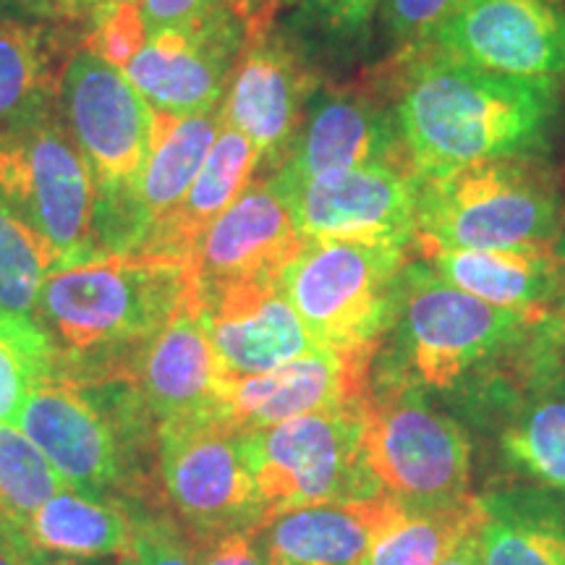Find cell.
I'll return each mask as SVG.
<instances>
[{"instance_id": "7", "label": "cell", "mask_w": 565, "mask_h": 565, "mask_svg": "<svg viewBox=\"0 0 565 565\" xmlns=\"http://www.w3.org/2000/svg\"><path fill=\"white\" fill-rule=\"evenodd\" d=\"M364 414L366 404L328 408L242 433L265 524L296 508L385 494L366 466Z\"/></svg>"}, {"instance_id": "1", "label": "cell", "mask_w": 565, "mask_h": 565, "mask_svg": "<svg viewBox=\"0 0 565 565\" xmlns=\"http://www.w3.org/2000/svg\"><path fill=\"white\" fill-rule=\"evenodd\" d=\"M194 288L192 259L100 252L53 267L40 288L38 320L55 380H134L141 353Z\"/></svg>"}, {"instance_id": "32", "label": "cell", "mask_w": 565, "mask_h": 565, "mask_svg": "<svg viewBox=\"0 0 565 565\" xmlns=\"http://www.w3.org/2000/svg\"><path fill=\"white\" fill-rule=\"evenodd\" d=\"M131 511V557L137 565H200V547L160 505Z\"/></svg>"}, {"instance_id": "9", "label": "cell", "mask_w": 565, "mask_h": 565, "mask_svg": "<svg viewBox=\"0 0 565 565\" xmlns=\"http://www.w3.org/2000/svg\"><path fill=\"white\" fill-rule=\"evenodd\" d=\"M158 490L196 545L265 524L242 429L217 412L158 424Z\"/></svg>"}, {"instance_id": "36", "label": "cell", "mask_w": 565, "mask_h": 565, "mask_svg": "<svg viewBox=\"0 0 565 565\" xmlns=\"http://www.w3.org/2000/svg\"><path fill=\"white\" fill-rule=\"evenodd\" d=\"M456 0H383V19L391 40L408 47V53L422 51Z\"/></svg>"}, {"instance_id": "16", "label": "cell", "mask_w": 565, "mask_h": 565, "mask_svg": "<svg viewBox=\"0 0 565 565\" xmlns=\"http://www.w3.org/2000/svg\"><path fill=\"white\" fill-rule=\"evenodd\" d=\"M223 129L221 110L196 116L154 113L152 152L121 196L95 204L97 252L137 254L147 236L166 221L202 171L204 160Z\"/></svg>"}, {"instance_id": "18", "label": "cell", "mask_w": 565, "mask_h": 565, "mask_svg": "<svg viewBox=\"0 0 565 565\" xmlns=\"http://www.w3.org/2000/svg\"><path fill=\"white\" fill-rule=\"evenodd\" d=\"M196 299L221 380L270 372L320 349L278 278L196 288Z\"/></svg>"}, {"instance_id": "45", "label": "cell", "mask_w": 565, "mask_h": 565, "mask_svg": "<svg viewBox=\"0 0 565 565\" xmlns=\"http://www.w3.org/2000/svg\"><path fill=\"white\" fill-rule=\"evenodd\" d=\"M278 6H286V3H294V0H275Z\"/></svg>"}, {"instance_id": "19", "label": "cell", "mask_w": 565, "mask_h": 565, "mask_svg": "<svg viewBox=\"0 0 565 565\" xmlns=\"http://www.w3.org/2000/svg\"><path fill=\"white\" fill-rule=\"evenodd\" d=\"M393 162L408 166L393 108L364 87L317 92L291 152L270 173L280 189L345 168Z\"/></svg>"}, {"instance_id": "10", "label": "cell", "mask_w": 565, "mask_h": 565, "mask_svg": "<svg viewBox=\"0 0 565 565\" xmlns=\"http://www.w3.org/2000/svg\"><path fill=\"white\" fill-rule=\"evenodd\" d=\"M0 196L47 244L55 267L100 254L92 233L95 179L58 105L0 139Z\"/></svg>"}, {"instance_id": "15", "label": "cell", "mask_w": 565, "mask_h": 565, "mask_svg": "<svg viewBox=\"0 0 565 565\" xmlns=\"http://www.w3.org/2000/svg\"><path fill=\"white\" fill-rule=\"evenodd\" d=\"M429 47L521 79L565 76V11L553 0H456Z\"/></svg>"}, {"instance_id": "22", "label": "cell", "mask_w": 565, "mask_h": 565, "mask_svg": "<svg viewBox=\"0 0 565 565\" xmlns=\"http://www.w3.org/2000/svg\"><path fill=\"white\" fill-rule=\"evenodd\" d=\"M404 513L391 494L296 508L257 526V547L267 565H362Z\"/></svg>"}, {"instance_id": "2", "label": "cell", "mask_w": 565, "mask_h": 565, "mask_svg": "<svg viewBox=\"0 0 565 565\" xmlns=\"http://www.w3.org/2000/svg\"><path fill=\"white\" fill-rule=\"evenodd\" d=\"M412 55L393 113L416 181L545 147L555 82L494 74L433 47Z\"/></svg>"}, {"instance_id": "11", "label": "cell", "mask_w": 565, "mask_h": 565, "mask_svg": "<svg viewBox=\"0 0 565 565\" xmlns=\"http://www.w3.org/2000/svg\"><path fill=\"white\" fill-rule=\"evenodd\" d=\"M58 113L95 179V204L121 196L152 152L154 110L124 71L82 45L61 74Z\"/></svg>"}, {"instance_id": "6", "label": "cell", "mask_w": 565, "mask_h": 565, "mask_svg": "<svg viewBox=\"0 0 565 565\" xmlns=\"http://www.w3.org/2000/svg\"><path fill=\"white\" fill-rule=\"evenodd\" d=\"M364 456L380 490L406 513H435L471 500V440L419 385H372Z\"/></svg>"}, {"instance_id": "31", "label": "cell", "mask_w": 565, "mask_h": 565, "mask_svg": "<svg viewBox=\"0 0 565 565\" xmlns=\"http://www.w3.org/2000/svg\"><path fill=\"white\" fill-rule=\"evenodd\" d=\"M63 482L42 450L17 424H0V513L21 529V521L61 492Z\"/></svg>"}, {"instance_id": "20", "label": "cell", "mask_w": 565, "mask_h": 565, "mask_svg": "<svg viewBox=\"0 0 565 565\" xmlns=\"http://www.w3.org/2000/svg\"><path fill=\"white\" fill-rule=\"evenodd\" d=\"M301 246L303 236L273 175H257L196 244V288L280 278Z\"/></svg>"}, {"instance_id": "26", "label": "cell", "mask_w": 565, "mask_h": 565, "mask_svg": "<svg viewBox=\"0 0 565 565\" xmlns=\"http://www.w3.org/2000/svg\"><path fill=\"white\" fill-rule=\"evenodd\" d=\"M259 152L244 134L223 126L215 145L204 160L202 171L171 215L154 228L137 254L145 257L192 259V254L215 223V217L231 207L244 189L257 179Z\"/></svg>"}, {"instance_id": "41", "label": "cell", "mask_w": 565, "mask_h": 565, "mask_svg": "<svg viewBox=\"0 0 565 565\" xmlns=\"http://www.w3.org/2000/svg\"><path fill=\"white\" fill-rule=\"evenodd\" d=\"M477 532H479V529H477ZM477 532L466 534L463 540H458L456 545L448 550V555H445L437 565H482V557H479Z\"/></svg>"}, {"instance_id": "38", "label": "cell", "mask_w": 565, "mask_h": 565, "mask_svg": "<svg viewBox=\"0 0 565 565\" xmlns=\"http://www.w3.org/2000/svg\"><path fill=\"white\" fill-rule=\"evenodd\" d=\"M320 19L338 32L356 34L370 26L377 0H312Z\"/></svg>"}, {"instance_id": "24", "label": "cell", "mask_w": 565, "mask_h": 565, "mask_svg": "<svg viewBox=\"0 0 565 565\" xmlns=\"http://www.w3.org/2000/svg\"><path fill=\"white\" fill-rule=\"evenodd\" d=\"M433 270L475 299L547 320L563 294V265L553 249H433Z\"/></svg>"}, {"instance_id": "37", "label": "cell", "mask_w": 565, "mask_h": 565, "mask_svg": "<svg viewBox=\"0 0 565 565\" xmlns=\"http://www.w3.org/2000/svg\"><path fill=\"white\" fill-rule=\"evenodd\" d=\"M200 547V565H267L257 547V529L228 532Z\"/></svg>"}, {"instance_id": "25", "label": "cell", "mask_w": 565, "mask_h": 565, "mask_svg": "<svg viewBox=\"0 0 565 565\" xmlns=\"http://www.w3.org/2000/svg\"><path fill=\"white\" fill-rule=\"evenodd\" d=\"M84 45V26L0 19V139L11 137L58 105L61 74Z\"/></svg>"}, {"instance_id": "13", "label": "cell", "mask_w": 565, "mask_h": 565, "mask_svg": "<svg viewBox=\"0 0 565 565\" xmlns=\"http://www.w3.org/2000/svg\"><path fill=\"white\" fill-rule=\"evenodd\" d=\"M263 26L270 21L228 9L196 24L150 32L124 76L160 116L210 113L223 100L244 42Z\"/></svg>"}, {"instance_id": "4", "label": "cell", "mask_w": 565, "mask_h": 565, "mask_svg": "<svg viewBox=\"0 0 565 565\" xmlns=\"http://www.w3.org/2000/svg\"><path fill=\"white\" fill-rule=\"evenodd\" d=\"M536 322L542 320L450 286L427 263H406L393 322L372 359V385L461 391L524 341Z\"/></svg>"}, {"instance_id": "12", "label": "cell", "mask_w": 565, "mask_h": 565, "mask_svg": "<svg viewBox=\"0 0 565 565\" xmlns=\"http://www.w3.org/2000/svg\"><path fill=\"white\" fill-rule=\"evenodd\" d=\"M278 186V183H275ZM303 242L333 238L408 249L416 238L419 181L408 166L374 162L280 189Z\"/></svg>"}, {"instance_id": "23", "label": "cell", "mask_w": 565, "mask_h": 565, "mask_svg": "<svg viewBox=\"0 0 565 565\" xmlns=\"http://www.w3.org/2000/svg\"><path fill=\"white\" fill-rule=\"evenodd\" d=\"M131 383L158 422L217 412L221 374L196 288L141 353Z\"/></svg>"}, {"instance_id": "43", "label": "cell", "mask_w": 565, "mask_h": 565, "mask_svg": "<svg viewBox=\"0 0 565 565\" xmlns=\"http://www.w3.org/2000/svg\"><path fill=\"white\" fill-rule=\"evenodd\" d=\"M555 252H557V257H561V265H563V294H561V301H557L555 317H561V320L565 322V225L561 231V238H557V244H555Z\"/></svg>"}, {"instance_id": "39", "label": "cell", "mask_w": 565, "mask_h": 565, "mask_svg": "<svg viewBox=\"0 0 565 565\" xmlns=\"http://www.w3.org/2000/svg\"><path fill=\"white\" fill-rule=\"evenodd\" d=\"M116 3V0H38V9L55 21H68V24H79L87 32V21L103 6Z\"/></svg>"}, {"instance_id": "42", "label": "cell", "mask_w": 565, "mask_h": 565, "mask_svg": "<svg viewBox=\"0 0 565 565\" xmlns=\"http://www.w3.org/2000/svg\"><path fill=\"white\" fill-rule=\"evenodd\" d=\"M38 565H116L108 563V557H66V555H51Z\"/></svg>"}, {"instance_id": "44", "label": "cell", "mask_w": 565, "mask_h": 565, "mask_svg": "<svg viewBox=\"0 0 565 565\" xmlns=\"http://www.w3.org/2000/svg\"><path fill=\"white\" fill-rule=\"evenodd\" d=\"M116 565H137V563H134L131 553H126V555H121V557H116Z\"/></svg>"}, {"instance_id": "3", "label": "cell", "mask_w": 565, "mask_h": 565, "mask_svg": "<svg viewBox=\"0 0 565 565\" xmlns=\"http://www.w3.org/2000/svg\"><path fill=\"white\" fill-rule=\"evenodd\" d=\"M19 429L42 450L71 490L126 508L160 505L158 419L131 380L34 387Z\"/></svg>"}, {"instance_id": "35", "label": "cell", "mask_w": 565, "mask_h": 565, "mask_svg": "<svg viewBox=\"0 0 565 565\" xmlns=\"http://www.w3.org/2000/svg\"><path fill=\"white\" fill-rule=\"evenodd\" d=\"M147 32L189 26L212 17L217 11L242 9L252 17L270 21L278 3L275 0H137Z\"/></svg>"}, {"instance_id": "27", "label": "cell", "mask_w": 565, "mask_h": 565, "mask_svg": "<svg viewBox=\"0 0 565 565\" xmlns=\"http://www.w3.org/2000/svg\"><path fill=\"white\" fill-rule=\"evenodd\" d=\"M482 565H565V503L542 487L479 498Z\"/></svg>"}, {"instance_id": "46", "label": "cell", "mask_w": 565, "mask_h": 565, "mask_svg": "<svg viewBox=\"0 0 565 565\" xmlns=\"http://www.w3.org/2000/svg\"><path fill=\"white\" fill-rule=\"evenodd\" d=\"M34 3H38V0H34Z\"/></svg>"}, {"instance_id": "33", "label": "cell", "mask_w": 565, "mask_h": 565, "mask_svg": "<svg viewBox=\"0 0 565 565\" xmlns=\"http://www.w3.org/2000/svg\"><path fill=\"white\" fill-rule=\"evenodd\" d=\"M147 38L150 32H147L137 0H116V3L103 6L100 11L92 13L87 32H84V47L124 71L134 61V55L145 47Z\"/></svg>"}, {"instance_id": "40", "label": "cell", "mask_w": 565, "mask_h": 565, "mask_svg": "<svg viewBox=\"0 0 565 565\" xmlns=\"http://www.w3.org/2000/svg\"><path fill=\"white\" fill-rule=\"evenodd\" d=\"M38 563L42 561L32 553V547L24 542V536L3 532V529H0V565H38Z\"/></svg>"}, {"instance_id": "21", "label": "cell", "mask_w": 565, "mask_h": 565, "mask_svg": "<svg viewBox=\"0 0 565 565\" xmlns=\"http://www.w3.org/2000/svg\"><path fill=\"white\" fill-rule=\"evenodd\" d=\"M475 395L503 408L500 454L505 466L542 490L565 494V372L561 356L534 377L492 374Z\"/></svg>"}, {"instance_id": "34", "label": "cell", "mask_w": 565, "mask_h": 565, "mask_svg": "<svg viewBox=\"0 0 565 565\" xmlns=\"http://www.w3.org/2000/svg\"><path fill=\"white\" fill-rule=\"evenodd\" d=\"M51 380V366L0 333V424H17L30 393Z\"/></svg>"}, {"instance_id": "28", "label": "cell", "mask_w": 565, "mask_h": 565, "mask_svg": "<svg viewBox=\"0 0 565 565\" xmlns=\"http://www.w3.org/2000/svg\"><path fill=\"white\" fill-rule=\"evenodd\" d=\"M21 534L38 557H121L131 550V511L63 487L21 521Z\"/></svg>"}, {"instance_id": "30", "label": "cell", "mask_w": 565, "mask_h": 565, "mask_svg": "<svg viewBox=\"0 0 565 565\" xmlns=\"http://www.w3.org/2000/svg\"><path fill=\"white\" fill-rule=\"evenodd\" d=\"M479 521V498L435 513H404L377 536L362 565H437L458 540L477 532Z\"/></svg>"}, {"instance_id": "8", "label": "cell", "mask_w": 565, "mask_h": 565, "mask_svg": "<svg viewBox=\"0 0 565 565\" xmlns=\"http://www.w3.org/2000/svg\"><path fill=\"white\" fill-rule=\"evenodd\" d=\"M408 249L317 238L280 273V288L320 349L377 351L393 322Z\"/></svg>"}, {"instance_id": "5", "label": "cell", "mask_w": 565, "mask_h": 565, "mask_svg": "<svg viewBox=\"0 0 565 565\" xmlns=\"http://www.w3.org/2000/svg\"><path fill=\"white\" fill-rule=\"evenodd\" d=\"M565 225L547 162L513 154L419 181L416 238L433 249H553Z\"/></svg>"}, {"instance_id": "14", "label": "cell", "mask_w": 565, "mask_h": 565, "mask_svg": "<svg viewBox=\"0 0 565 565\" xmlns=\"http://www.w3.org/2000/svg\"><path fill=\"white\" fill-rule=\"evenodd\" d=\"M317 87L315 66L282 32L263 26L244 42L217 110L223 126L257 147V175H270L286 162Z\"/></svg>"}, {"instance_id": "17", "label": "cell", "mask_w": 565, "mask_h": 565, "mask_svg": "<svg viewBox=\"0 0 565 565\" xmlns=\"http://www.w3.org/2000/svg\"><path fill=\"white\" fill-rule=\"evenodd\" d=\"M374 351L317 349L242 380H221L217 414L236 429H263L301 414L362 406L370 398Z\"/></svg>"}, {"instance_id": "29", "label": "cell", "mask_w": 565, "mask_h": 565, "mask_svg": "<svg viewBox=\"0 0 565 565\" xmlns=\"http://www.w3.org/2000/svg\"><path fill=\"white\" fill-rule=\"evenodd\" d=\"M53 267L55 259L47 244L0 196V333L51 370L53 351L40 328L38 301Z\"/></svg>"}]
</instances>
